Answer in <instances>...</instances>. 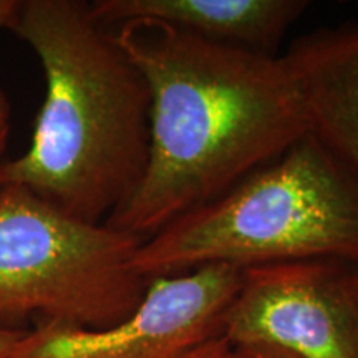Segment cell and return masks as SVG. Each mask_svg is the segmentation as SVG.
I'll return each mask as SVG.
<instances>
[{
    "mask_svg": "<svg viewBox=\"0 0 358 358\" xmlns=\"http://www.w3.org/2000/svg\"><path fill=\"white\" fill-rule=\"evenodd\" d=\"M151 93L140 186L108 226L145 241L272 163L308 133L284 55L192 37L166 24L110 27Z\"/></svg>",
    "mask_w": 358,
    "mask_h": 358,
    "instance_id": "6da1fadb",
    "label": "cell"
},
{
    "mask_svg": "<svg viewBox=\"0 0 358 358\" xmlns=\"http://www.w3.org/2000/svg\"><path fill=\"white\" fill-rule=\"evenodd\" d=\"M10 30L38 58L47 90L29 150L7 161L3 182L85 222L106 224L148 164L145 75L90 2L20 0Z\"/></svg>",
    "mask_w": 358,
    "mask_h": 358,
    "instance_id": "7a4b0ae2",
    "label": "cell"
},
{
    "mask_svg": "<svg viewBox=\"0 0 358 358\" xmlns=\"http://www.w3.org/2000/svg\"><path fill=\"white\" fill-rule=\"evenodd\" d=\"M358 257V185L307 133L232 189L141 243L148 280L206 266L245 268Z\"/></svg>",
    "mask_w": 358,
    "mask_h": 358,
    "instance_id": "3957f363",
    "label": "cell"
},
{
    "mask_svg": "<svg viewBox=\"0 0 358 358\" xmlns=\"http://www.w3.org/2000/svg\"><path fill=\"white\" fill-rule=\"evenodd\" d=\"M143 241L85 222L27 187L0 186V327L30 317L87 329L120 324L150 280L136 267Z\"/></svg>",
    "mask_w": 358,
    "mask_h": 358,
    "instance_id": "277c9868",
    "label": "cell"
},
{
    "mask_svg": "<svg viewBox=\"0 0 358 358\" xmlns=\"http://www.w3.org/2000/svg\"><path fill=\"white\" fill-rule=\"evenodd\" d=\"M221 335L236 348L358 358V257L245 268L222 315Z\"/></svg>",
    "mask_w": 358,
    "mask_h": 358,
    "instance_id": "5b68a950",
    "label": "cell"
},
{
    "mask_svg": "<svg viewBox=\"0 0 358 358\" xmlns=\"http://www.w3.org/2000/svg\"><path fill=\"white\" fill-rule=\"evenodd\" d=\"M243 271L206 266L150 280L140 306L120 324L87 329L37 322L8 358H182L221 335L222 315Z\"/></svg>",
    "mask_w": 358,
    "mask_h": 358,
    "instance_id": "8992f818",
    "label": "cell"
},
{
    "mask_svg": "<svg viewBox=\"0 0 358 358\" xmlns=\"http://www.w3.org/2000/svg\"><path fill=\"white\" fill-rule=\"evenodd\" d=\"M284 57L301 90L308 133L358 185V19L302 35Z\"/></svg>",
    "mask_w": 358,
    "mask_h": 358,
    "instance_id": "52a82bcc",
    "label": "cell"
},
{
    "mask_svg": "<svg viewBox=\"0 0 358 358\" xmlns=\"http://www.w3.org/2000/svg\"><path fill=\"white\" fill-rule=\"evenodd\" d=\"M93 15L106 27L133 20L166 24L208 42L277 55L307 0H96Z\"/></svg>",
    "mask_w": 358,
    "mask_h": 358,
    "instance_id": "ba28073f",
    "label": "cell"
},
{
    "mask_svg": "<svg viewBox=\"0 0 358 358\" xmlns=\"http://www.w3.org/2000/svg\"><path fill=\"white\" fill-rule=\"evenodd\" d=\"M182 358H244L243 353L232 347L222 335H216V337L206 340V342L199 343L198 347L192 348L187 352Z\"/></svg>",
    "mask_w": 358,
    "mask_h": 358,
    "instance_id": "9c48e42d",
    "label": "cell"
},
{
    "mask_svg": "<svg viewBox=\"0 0 358 358\" xmlns=\"http://www.w3.org/2000/svg\"><path fill=\"white\" fill-rule=\"evenodd\" d=\"M10 128H12V108L10 101L3 90L0 88V186L3 185V173H6V164H7V145H8V136H10Z\"/></svg>",
    "mask_w": 358,
    "mask_h": 358,
    "instance_id": "30bf717a",
    "label": "cell"
},
{
    "mask_svg": "<svg viewBox=\"0 0 358 358\" xmlns=\"http://www.w3.org/2000/svg\"><path fill=\"white\" fill-rule=\"evenodd\" d=\"M27 329H3L0 327V358H8L17 342L22 338Z\"/></svg>",
    "mask_w": 358,
    "mask_h": 358,
    "instance_id": "8fae6325",
    "label": "cell"
},
{
    "mask_svg": "<svg viewBox=\"0 0 358 358\" xmlns=\"http://www.w3.org/2000/svg\"><path fill=\"white\" fill-rule=\"evenodd\" d=\"M20 8V0H0V29H12Z\"/></svg>",
    "mask_w": 358,
    "mask_h": 358,
    "instance_id": "7c38bea8",
    "label": "cell"
},
{
    "mask_svg": "<svg viewBox=\"0 0 358 358\" xmlns=\"http://www.w3.org/2000/svg\"><path fill=\"white\" fill-rule=\"evenodd\" d=\"M244 358H295L287 353L272 350V348H237Z\"/></svg>",
    "mask_w": 358,
    "mask_h": 358,
    "instance_id": "4fadbf2b",
    "label": "cell"
}]
</instances>
